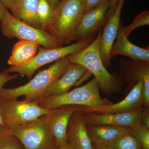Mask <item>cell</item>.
Listing matches in <instances>:
<instances>
[{"label": "cell", "mask_w": 149, "mask_h": 149, "mask_svg": "<svg viewBox=\"0 0 149 149\" xmlns=\"http://www.w3.org/2000/svg\"><path fill=\"white\" fill-rule=\"evenodd\" d=\"M104 0H82L84 13L95 7Z\"/></svg>", "instance_id": "484cf974"}, {"label": "cell", "mask_w": 149, "mask_h": 149, "mask_svg": "<svg viewBox=\"0 0 149 149\" xmlns=\"http://www.w3.org/2000/svg\"><path fill=\"white\" fill-rule=\"evenodd\" d=\"M88 136L93 144L107 146L124 134L130 132L129 127L86 124Z\"/></svg>", "instance_id": "ac0fdd59"}, {"label": "cell", "mask_w": 149, "mask_h": 149, "mask_svg": "<svg viewBox=\"0 0 149 149\" xmlns=\"http://www.w3.org/2000/svg\"><path fill=\"white\" fill-rule=\"evenodd\" d=\"M0 110L4 128L11 133L21 125L41 117L49 111L36 103L2 97H0Z\"/></svg>", "instance_id": "5b68a950"}, {"label": "cell", "mask_w": 149, "mask_h": 149, "mask_svg": "<svg viewBox=\"0 0 149 149\" xmlns=\"http://www.w3.org/2000/svg\"><path fill=\"white\" fill-rule=\"evenodd\" d=\"M0 22L3 34L9 39L17 38L33 41L47 49L60 47L63 45L57 38L45 30L25 24L8 11Z\"/></svg>", "instance_id": "8992f818"}, {"label": "cell", "mask_w": 149, "mask_h": 149, "mask_svg": "<svg viewBox=\"0 0 149 149\" xmlns=\"http://www.w3.org/2000/svg\"><path fill=\"white\" fill-rule=\"evenodd\" d=\"M118 0H111L110 6L107 12L108 18L113 13L117 7Z\"/></svg>", "instance_id": "f1b7e54d"}, {"label": "cell", "mask_w": 149, "mask_h": 149, "mask_svg": "<svg viewBox=\"0 0 149 149\" xmlns=\"http://www.w3.org/2000/svg\"><path fill=\"white\" fill-rule=\"evenodd\" d=\"M107 146L111 149H142L130 132L124 134Z\"/></svg>", "instance_id": "7402d4cb"}, {"label": "cell", "mask_w": 149, "mask_h": 149, "mask_svg": "<svg viewBox=\"0 0 149 149\" xmlns=\"http://www.w3.org/2000/svg\"><path fill=\"white\" fill-rule=\"evenodd\" d=\"M37 103L41 107L48 110L72 105L89 108L88 112H90L112 103L107 99L102 98L98 85L94 78L83 86L60 95L43 98Z\"/></svg>", "instance_id": "3957f363"}, {"label": "cell", "mask_w": 149, "mask_h": 149, "mask_svg": "<svg viewBox=\"0 0 149 149\" xmlns=\"http://www.w3.org/2000/svg\"><path fill=\"white\" fill-rule=\"evenodd\" d=\"M7 8L10 9L13 6L15 0H0Z\"/></svg>", "instance_id": "4dcf8cb0"}, {"label": "cell", "mask_w": 149, "mask_h": 149, "mask_svg": "<svg viewBox=\"0 0 149 149\" xmlns=\"http://www.w3.org/2000/svg\"><path fill=\"white\" fill-rule=\"evenodd\" d=\"M141 123L149 129V107H143V108L141 114Z\"/></svg>", "instance_id": "83f0119b"}, {"label": "cell", "mask_w": 149, "mask_h": 149, "mask_svg": "<svg viewBox=\"0 0 149 149\" xmlns=\"http://www.w3.org/2000/svg\"><path fill=\"white\" fill-rule=\"evenodd\" d=\"M83 14L82 0H62L54 9L52 19L45 31L63 45L69 43L74 40Z\"/></svg>", "instance_id": "277c9868"}, {"label": "cell", "mask_w": 149, "mask_h": 149, "mask_svg": "<svg viewBox=\"0 0 149 149\" xmlns=\"http://www.w3.org/2000/svg\"><path fill=\"white\" fill-rule=\"evenodd\" d=\"M143 88V82L139 81L133 86L125 98L121 101L105 106L93 112L99 113L110 114L130 112L141 109L144 107Z\"/></svg>", "instance_id": "2e32d148"}, {"label": "cell", "mask_w": 149, "mask_h": 149, "mask_svg": "<svg viewBox=\"0 0 149 149\" xmlns=\"http://www.w3.org/2000/svg\"><path fill=\"white\" fill-rule=\"evenodd\" d=\"M130 133L137 140L142 149H149V129L140 123L130 128Z\"/></svg>", "instance_id": "cb8c5ba5"}, {"label": "cell", "mask_w": 149, "mask_h": 149, "mask_svg": "<svg viewBox=\"0 0 149 149\" xmlns=\"http://www.w3.org/2000/svg\"><path fill=\"white\" fill-rule=\"evenodd\" d=\"M88 72L86 68L79 65L70 63L64 74L48 87L44 98L60 95L68 93Z\"/></svg>", "instance_id": "9a60e30c"}, {"label": "cell", "mask_w": 149, "mask_h": 149, "mask_svg": "<svg viewBox=\"0 0 149 149\" xmlns=\"http://www.w3.org/2000/svg\"><path fill=\"white\" fill-rule=\"evenodd\" d=\"M102 30L85 49L77 54L67 56L70 63L79 65L94 75L102 93L110 95L120 90V83L115 76L107 70L102 61L99 41Z\"/></svg>", "instance_id": "6da1fadb"}, {"label": "cell", "mask_w": 149, "mask_h": 149, "mask_svg": "<svg viewBox=\"0 0 149 149\" xmlns=\"http://www.w3.org/2000/svg\"><path fill=\"white\" fill-rule=\"evenodd\" d=\"M125 0H118L113 13L108 19L104 24L99 41V50L102 61L106 68L111 65L110 51L117 37L120 26L121 10Z\"/></svg>", "instance_id": "30bf717a"}, {"label": "cell", "mask_w": 149, "mask_h": 149, "mask_svg": "<svg viewBox=\"0 0 149 149\" xmlns=\"http://www.w3.org/2000/svg\"><path fill=\"white\" fill-rule=\"evenodd\" d=\"M116 39L110 51L111 59L114 56L123 55L130 58L134 61L149 62V47L141 48L130 42L128 37L122 33L120 26Z\"/></svg>", "instance_id": "e0dca14e"}, {"label": "cell", "mask_w": 149, "mask_h": 149, "mask_svg": "<svg viewBox=\"0 0 149 149\" xmlns=\"http://www.w3.org/2000/svg\"><path fill=\"white\" fill-rule=\"evenodd\" d=\"M88 109L86 107L69 105L51 110L42 116L52 131L57 147L66 142L67 128L73 112L80 110L88 112Z\"/></svg>", "instance_id": "8fae6325"}, {"label": "cell", "mask_w": 149, "mask_h": 149, "mask_svg": "<svg viewBox=\"0 0 149 149\" xmlns=\"http://www.w3.org/2000/svg\"><path fill=\"white\" fill-rule=\"evenodd\" d=\"M3 127V124L2 120V118L1 113V110H0V127Z\"/></svg>", "instance_id": "e575fe53"}, {"label": "cell", "mask_w": 149, "mask_h": 149, "mask_svg": "<svg viewBox=\"0 0 149 149\" xmlns=\"http://www.w3.org/2000/svg\"><path fill=\"white\" fill-rule=\"evenodd\" d=\"M54 10L47 0H39L37 16L41 29L45 30L53 17Z\"/></svg>", "instance_id": "44dd1931"}, {"label": "cell", "mask_w": 149, "mask_h": 149, "mask_svg": "<svg viewBox=\"0 0 149 149\" xmlns=\"http://www.w3.org/2000/svg\"><path fill=\"white\" fill-rule=\"evenodd\" d=\"M143 108L130 112L110 114L97 113L93 111L85 112L86 123L91 125H109L133 128L141 123Z\"/></svg>", "instance_id": "7c38bea8"}, {"label": "cell", "mask_w": 149, "mask_h": 149, "mask_svg": "<svg viewBox=\"0 0 149 149\" xmlns=\"http://www.w3.org/2000/svg\"><path fill=\"white\" fill-rule=\"evenodd\" d=\"M111 0H104L83 14L74 37V40H90L89 38L98 31L107 20V12Z\"/></svg>", "instance_id": "9c48e42d"}, {"label": "cell", "mask_w": 149, "mask_h": 149, "mask_svg": "<svg viewBox=\"0 0 149 149\" xmlns=\"http://www.w3.org/2000/svg\"><path fill=\"white\" fill-rule=\"evenodd\" d=\"M92 42L91 40L80 41L70 45L54 49L40 47L38 53L28 64L20 66H11L3 71L8 73L17 72L18 74L25 75L31 79L34 73L40 68L67 56L77 54Z\"/></svg>", "instance_id": "ba28073f"}, {"label": "cell", "mask_w": 149, "mask_h": 149, "mask_svg": "<svg viewBox=\"0 0 149 149\" xmlns=\"http://www.w3.org/2000/svg\"><path fill=\"white\" fill-rule=\"evenodd\" d=\"M149 24V11L144 10L135 17L133 22L125 27L120 26L122 33L126 37H128L131 32L136 28Z\"/></svg>", "instance_id": "d4e9b609"}, {"label": "cell", "mask_w": 149, "mask_h": 149, "mask_svg": "<svg viewBox=\"0 0 149 149\" xmlns=\"http://www.w3.org/2000/svg\"><path fill=\"white\" fill-rule=\"evenodd\" d=\"M56 149H74L71 145L68 143V142L65 143L64 144H63L61 146L57 147Z\"/></svg>", "instance_id": "d6a6232c"}, {"label": "cell", "mask_w": 149, "mask_h": 149, "mask_svg": "<svg viewBox=\"0 0 149 149\" xmlns=\"http://www.w3.org/2000/svg\"><path fill=\"white\" fill-rule=\"evenodd\" d=\"M39 45V44L36 42L20 40L13 46L8 63L15 66L28 64L36 56Z\"/></svg>", "instance_id": "ffe728a7"}, {"label": "cell", "mask_w": 149, "mask_h": 149, "mask_svg": "<svg viewBox=\"0 0 149 149\" xmlns=\"http://www.w3.org/2000/svg\"><path fill=\"white\" fill-rule=\"evenodd\" d=\"M94 149H111L107 146H97V145H93Z\"/></svg>", "instance_id": "836d02e7"}, {"label": "cell", "mask_w": 149, "mask_h": 149, "mask_svg": "<svg viewBox=\"0 0 149 149\" xmlns=\"http://www.w3.org/2000/svg\"><path fill=\"white\" fill-rule=\"evenodd\" d=\"M125 63L123 69L120 70L125 80L133 88L139 81L143 85V99L144 107H149V64L144 61H131Z\"/></svg>", "instance_id": "5bb4252c"}, {"label": "cell", "mask_w": 149, "mask_h": 149, "mask_svg": "<svg viewBox=\"0 0 149 149\" xmlns=\"http://www.w3.org/2000/svg\"><path fill=\"white\" fill-rule=\"evenodd\" d=\"M0 149H25L14 135L0 127Z\"/></svg>", "instance_id": "603a6c76"}, {"label": "cell", "mask_w": 149, "mask_h": 149, "mask_svg": "<svg viewBox=\"0 0 149 149\" xmlns=\"http://www.w3.org/2000/svg\"><path fill=\"white\" fill-rule=\"evenodd\" d=\"M8 11V8L0 1V21L2 20L3 19L5 16L6 14Z\"/></svg>", "instance_id": "f546056e"}, {"label": "cell", "mask_w": 149, "mask_h": 149, "mask_svg": "<svg viewBox=\"0 0 149 149\" xmlns=\"http://www.w3.org/2000/svg\"><path fill=\"white\" fill-rule=\"evenodd\" d=\"M18 74L10 75L9 73L5 72H0V91L6 83L18 77Z\"/></svg>", "instance_id": "4316f807"}, {"label": "cell", "mask_w": 149, "mask_h": 149, "mask_svg": "<svg viewBox=\"0 0 149 149\" xmlns=\"http://www.w3.org/2000/svg\"><path fill=\"white\" fill-rule=\"evenodd\" d=\"M69 63L67 56L58 60L47 69L40 71L27 84L13 89L3 88L0 91V97L17 99L24 96L25 101L37 103L44 98L49 85L64 74Z\"/></svg>", "instance_id": "7a4b0ae2"}, {"label": "cell", "mask_w": 149, "mask_h": 149, "mask_svg": "<svg viewBox=\"0 0 149 149\" xmlns=\"http://www.w3.org/2000/svg\"><path fill=\"white\" fill-rule=\"evenodd\" d=\"M12 134L25 149H56L57 147L52 131L42 116L21 125Z\"/></svg>", "instance_id": "52a82bcc"}, {"label": "cell", "mask_w": 149, "mask_h": 149, "mask_svg": "<svg viewBox=\"0 0 149 149\" xmlns=\"http://www.w3.org/2000/svg\"><path fill=\"white\" fill-rule=\"evenodd\" d=\"M84 110L73 112L68 122L66 130V142L74 149H94L86 129Z\"/></svg>", "instance_id": "4fadbf2b"}, {"label": "cell", "mask_w": 149, "mask_h": 149, "mask_svg": "<svg viewBox=\"0 0 149 149\" xmlns=\"http://www.w3.org/2000/svg\"><path fill=\"white\" fill-rule=\"evenodd\" d=\"M38 2L39 0H15L10 10L14 17L32 27L41 29L37 16Z\"/></svg>", "instance_id": "d6986e66"}, {"label": "cell", "mask_w": 149, "mask_h": 149, "mask_svg": "<svg viewBox=\"0 0 149 149\" xmlns=\"http://www.w3.org/2000/svg\"><path fill=\"white\" fill-rule=\"evenodd\" d=\"M61 1L62 0H47L51 7L54 10L56 7L58 5Z\"/></svg>", "instance_id": "1f68e13d"}]
</instances>
